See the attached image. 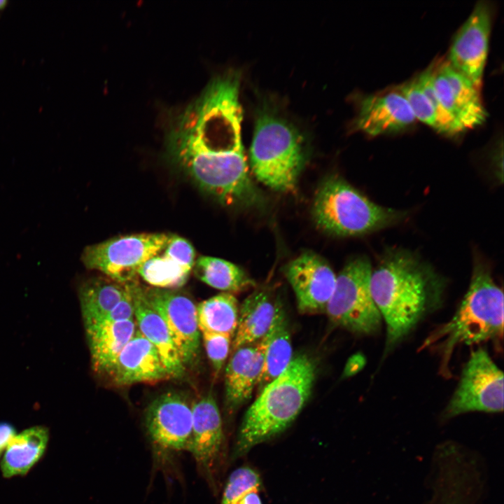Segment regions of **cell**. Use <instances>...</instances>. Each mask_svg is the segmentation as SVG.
Listing matches in <instances>:
<instances>
[{"label": "cell", "instance_id": "1", "mask_svg": "<svg viewBox=\"0 0 504 504\" xmlns=\"http://www.w3.org/2000/svg\"><path fill=\"white\" fill-rule=\"evenodd\" d=\"M240 85L241 73L236 70L211 78L170 120L166 148L172 162L220 203L258 207L265 201L244 154Z\"/></svg>", "mask_w": 504, "mask_h": 504}, {"label": "cell", "instance_id": "2", "mask_svg": "<svg viewBox=\"0 0 504 504\" xmlns=\"http://www.w3.org/2000/svg\"><path fill=\"white\" fill-rule=\"evenodd\" d=\"M444 280L414 253L386 251L372 270L370 288L384 321V354L392 350L427 314L442 302Z\"/></svg>", "mask_w": 504, "mask_h": 504}, {"label": "cell", "instance_id": "3", "mask_svg": "<svg viewBox=\"0 0 504 504\" xmlns=\"http://www.w3.org/2000/svg\"><path fill=\"white\" fill-rule=\"evenodd\" d=\"M316 366L307 355L293 357L285 370L267 384L246 412L232 447L236 461L255 446L286 430L299 415L313 388Z\"/></svg>", "mask_w": 504, "mask_h": 504}, {"label": "cell", "instance_id": "4", "mask_svg": "<svg viewBox=\"0 0 504 504\" xmlns=\"http://www.w3.org/2000/svg\"><path fill=\"white\" fill-rule=\"evenodd\" d=\"M503 335V293L486 265L476 262L469 288L453 317L433 330L421 349L430 348L440 356V371L450 376L449 362L456 347Z\"/></svg>", "mask_w": 504, "mask_h": 504}, {"label": "cell", "instance_id": "5", "mask_svg": "<svg viewBox=\"0 0 504 504\" xmlns=\"http://www.w3.org/2000/svg\"><path fill=\"white\" fill-rule=\"evenodd\" d=\"M249 158L257 180L276 191L290 192L307 160L303 137L284 118L262 112L255 121Z\"/></svg>", "mask_w": 504, "mask_h": 504}, {"label": "cell", "instance_id": "6", "mask_svg": "<svg viewBox=\"0 0 504 504\" xmlns=\"http://www.w3.org/2000/svg\"><path fill=\"white\" fill-rule=\"evenodd\" d=\"M319 228L335 236H359L402 221L407 214L374 203L344 179L331 176L317 190L312 206Z\"/></svg>", "mask_w": 504, "mask_h": 504}, {"label": "cell", "instance_id": "7", "mask_svg": "<svg viewBox=\"0 0 504 504\" xmlns=\"http://www.w3.org/2000/svg\"><path fill=\"white\" fill-rule=\"evenodd\" d=\"M372 270L369 259L359 256L337 276L325 310L335 325L359 335H372L380 329L382 316L370 288Z\"/></svg>", "mask_w": 504, "mask_h": 504}, {"label": "cell", "instance_id": "8", "mask_svg": "<svg viewBox=\"0 0 504 504\" xmlns=\"http://www.w3.org/2000/svg\"><path fill=\"white\" fill-rule=\"evenodd\" d=\"M170 237L164 232L115 237L87 246L81 258L86 267L98 270L118 283L127 284L136 280L141 265L160 254Z\"/></svg>", "mask_w": 504, "mask_h": 504}, {"label": "cell", "instance_id": "9", "mask_svg": "<svg viewBox=\"0 0 504 504\" xmlns=\"http://www.w3.org/2000/svg\"><path fill=\"white\" fill-rule=\"evenodd\" d=\"M503 410V374L483 349L472 352L458 385L442 414L450 419L470 412Z\"/></svg>", "mask_w": 504, "mask_h": 504}, {"label": "cell", "instance_id": "10", "mask_svg": "<svg viewBox=\"0 0 504 504\" xmlns=\"http://www.w3.org/2000/svg\"><path fill=\"white\" fill-rule=\"evenodd\" d=\"M142 289L148 304L164 321L186 370L194 366L201 346L197 306L174 289L144 286Z\"/></svg>", "mask_w": 504, "mask_h": 504}, {"label": "cell", "instance_id": "11", "mask_svg": "<svg viewBox=\"0 0 504 504\" xmlns=\"http://www.w3.org/2000/svg\"><path fill=\"white\" fill-rule=\"evenodd\" d=\"M191 407L192 433L188 451L209 486L216 491L225 444L220 412L211 395L194 400Z\"/></svg>", "mask_w": 504, "mask_h": 504}, {"label": "cell", "instance_id": "12", "mask_svg": "<svg viewBox=\"0 0 504 504\" xmlns=\"http://www.w3.org/2000/svg\"><path fill=\"white\" fill-rule=\"evenodd\" d=\"M192 407L181 393L168 391L146 409L145 427L153 445L164 452L188 451L192 433Z\"/></svg>", "mask_w": 504, "mask_h": 504}, {"label": "cell", "instance_id": "13", "mask_svg": "<svg viewBox=\"0 0 504 504\" xmlns=\"http://www.w3.org/2000/svg\"><path fill=\"white\" fill-rule=\"evenodd\" d=\"M493 19L492 6L486 1L475 6L454 35L448 62L481 89Z\"/></svg>", "mask_w": 504, "mask_h": 504}, {"label": "cell", "instance_id": "14", "mask_svg": "<svg viewBox=\"0 0 504 504\" xmlns=\"http://www.w3.org/2000/svg\"><path fill=\"white\" fill-rule=\"evenodd\" d=\"M433 85L446 112L465 130L484 123L487 111L480 90L447 59L434 62Z\"/></svg>", "mask_w": 504, "mask_h": 504}, {"label": "cell", "instance_id": "15", "mask_svg": "<svg viewBox=\"0 0 504 504\" xmlns=\"http://www.w3.org/2000/svg\"><path fill=\"white\" fill-rule=\"evenodd\" d=\"M284 271L298 310L303 314L325 312L337 278L328 263L316 253L307 251L286 265Z\"/></svg>", "mask_w": 504, "mask_h": 504}, {"label": "cell", "instance_id": "16", "mask_svg": "<svg viewBox=\"0 0 504 504\" xmlns=\"http://www.w3.org/2000/svg\"><path fill=\"white\" fill-rule=\"evenodd\" d=\"M416 121L406 98L396 88L364 96L359 102L354 125L375 136L403 132Z\"/></svg>", "mask_w": 504, "mask_h": 504}, {"label": "cell", "instance_id": "17", "mask_svg": "<svg viewBox=\"0 0 504 504\" xmlns=\"http://www.w3.org/2000/svg\"><path fill=\"white\" fill-rule=\"evenodd\" d=\"M106 374L118 386L169 379L158 351L137 328Z\"/></svg>", "mask_w": 504, "mask_h": 504}, {"label": "cell", "instance_id": "18", "mask_svg": "<svg viewBox=\"0 0 504 504\" xmlns=\"http://www.w3.org/2000/svg\"><path fill=\"white\" fill-rule=\"evenodd\" d=\"M433 67L434 62L396 89L406 98L416 120L442 134H458L465 130L441 105L433 85Z\"/></svg>", "mask_w": 504, "mask_h": 504}, {"label": "cell", "instance_id": "19", "mask_svg": "<svg viewBox=\"0 0 504 504\" xmlns=\"http://www.w3.org/2000/svg\"><path fill=\"white\" fill-rule=\"evenodd\" d=\"M137 329L156 349L170 378L179 379L186 370L169 330L161 316L150 307L136 281L129 282Z\"/></svg>", "mask_w": 504, "mask_h": 504}, {"label": "cell", "instance_id": "20", "mask_svg": "<svg viewBox=\"0 0 504 504\" xmlns=\"http://www.w3.org/2000/svg\"><path fill=\"white\" fill-rule=\"evenodd\" d=\"M263 351L262 340L232 351L225 372V405L229 413L251 398L262 371Z\"/></svg>", "mask_w": 504, "mask_h": 504}, {"label": "cell", "instance_id": "21", "mask_svg": "<svg viewBox=\"0 0 504 504\" xmlns=\"http://www.w3.org/2000/svg\"><path fill=\"white\" fill-rule=\"evenodd\" d=\"M281 306L268 289L257 290L250 294L239 307L238 323L232 341V351L261 340L271 328Z\"/></svg>", "mask_w": 504, "mask_h": 504}, {"label": "cell", "instance_id": "22", "mask_svg": "<svg viewBox=\"0 0 504 504\" xmlns=\"http://www.w3.org/2000/svg\"><path fill=\"white\" fill-rule=\"evenodd\" d=\"M94 370L107 374L136 330L134 319L85 326Z\"/></svg>", "mask_w": 504, "mask_h": 504}, {"label": "cell", "instance_id": "23", "mask_svg": "<svg viewBox=\"0 0 504 504\" xmlns=\"http://www.w3.org/2000/svg\"><path fill=\"white\" fill-rule=\"evenodd\" d=\"M49 441V430L35 426L24 430L12 439L1 460L5 478L24 476L43 456Z\"/></svg>", "mask_w": 504, "mask_h": 504}, {"label": "cell", "instance_id": "24", "mask_svg": "<svg viewBox=\"0 0 504 504\" xmlns=\"http://www.w3.org/2000/svg\"><path fill=\"white\" fill-rule=\"evenodd\" d=\"M262 340L264 344L263 365L256 385L258 392L279 376L293 359L290 332L282 305L271 328Z\"/></svg>", "mask_w": 504, "mask_h": 504}, {"label": "cell", "instance_id": "25", "mask_svg": "<svg viewBox=\"0 0 504 504\" xmlns=\"http://www.w3.org/2000/svg\"><path fill=\"white\" fill-rule=\"evenodd\" d=\"M127 284L109 278H92L79 289V299L84 325L92 324L104 317L122 298Z\"/></svg>", "mask_w": 504, "mask_h": 504}, {"label": "cell", "instance_id": "26", "mask_svg": "<svg viewBox=\"0 0 504 504\" xmlns=\"http://www.w3.org/2000/svg\"><path fill=\"white\" fill-rule=\"evenodd\" d=\"M195 276L206 284L227 293L240 292L255 282L239 266L218 258L202 255L193 266Z\"/></svg>", "mask_w": 504, "mask_h": 504}, {"label": "cell", "instance_id": "27", "mask_svg": "<svg viewBox=\"0 0 504 504\" xmlns=\"http://www.w3.org/2000/svg\"><path fill=\"white\" fill-rule=\"evenodd\" d=\"M239 307L234 295L220 293L201 302L197 306L200 331L225 334L234 337Z\"/></svg>", "mask_w": 504, "mask_h": 504}, {"label": "cell", "instance_id": "28", "mask_svg": "<svg viewBox=\"0 0 504 504\" xmlns=\"http://www.w3.org/2000/svg\"><path fill=\"white\" fill-rule=\"evenodd\" d=\"M190 272L172 258L158 254L141 265L138 275L152 287L174 289L185 284Z\"/></svg>", "mask_w": 504, "mask_h": 504}, {"label": "cell", "instance_id": "29", "mask_svg": "<svg viewBox=\"0 0 504 504\" xmlns=\"http://www.w3.org/2000/svg\"><path fill=\"white\" fill-rule=\"evenodd\" d=\"M262 487L259 473L248 465L239 467L228 477L220 504H238L249 492H259Z\"/></svg>", "mask_w": 504, "mask_h": 504}, {"label": "cell", "instance_id": "30", "mask_svg": "<svg viewBox=\"0 0 504 504\" xmlns=\"http://www.w3.org/2000/svg\"><path fill=\"white\" fill-rule=\"evenodd\" d=\"M200 334L214 374L217 376L228 357L232 337L228 335L207 331H202Z\"/></svg>", "mask_w": 504, "mask_h": 504}, {"label": "cell", "instance_id": "31", "mask_svg": "<svg viewBox=\"0 0 504 504\" xmlns=\"http://www.w3.org/2000/svg\"><path fill=\"white\" fill-rule=\"evenodd\" d=\"M165 255L172 258L184 268L191 271L195 264V250L186 239L176 235L171 237L162 251Z\"/></svg>", "mask_w": 504, "mask_h": 504}, {"label": "cell", "instance_id": "32", "mask_svg": "<svg viewBox=\"0 0 504 504\" xmlns=\"http://www.w3.org/2000/svg\"><path fill=\"white\" fill-rule=\"evenodd\" d=\"M132 319H134V303L129 283H127V291L122 298L104 317L90 325L111 323Z\"/></svg>", "mask_w": 504, "mask_h": 504}, {"label": "cell", "instance_id": "33", "mask_svg": "<svg viewBox=\"0 0 504 504\" xmlns=\"http://www.w3.org/2000/svg\"><path fill=\"white\" fill-rule=\"evenodd\" d=\"M365 364V358L361 354H356L349 358L345 365L343 376L348 377L362 370Z\"/></svg>", "mask_w": 504, "mask_h": 504}, {"label": "cell", "instance_id": "34", "mask_svg": "<svg viewBox=\"0 0 504 504\" xmlns=\"http://www.w3.org/2000/svg\"><path fill=\"white\" fill-rule=\"evenodd\" d=\"M15 429L8 422H0V451H3L15 436Z\"/></svg>", "mask_w": 504, "mask_h": 504}, {"label": "cell", "instance_id": "35", "mask_svg": "<svg viewBox=\"0 0 504 504\" xmlns=\"http://www.w3.org/2000/svg\"><path fill=\"white\" fill-rule=\"evenodd\" d=\"M440 504H467L465 498L459 493L447 491L438 493Z\"/></svg>", "mask_w": 504, "mask_h": 504}, {"label": "cell", "instance_id": "36", "mask_svg": "<svg viewBox=\"0 0 504 504\" xmlns=\"http://www.w3.org/2000/svg\"><path fill=\"white\" fill-rule=\"evenodd\" d=\"M238 504H262L258 491L247 493Z\"/></svg>", "mask_w": 504, "mask_h": 504}, {"label": "cell", "instance_id": "37", "mask_svg": "<svg viewBox=\"0 0 504 504\" xmlns=\"http://www.w3.org/2000/svg\"><path fill=\"white\" fill-rule=\"evenodd\" d=\"M8 2V0H0V10L4 8L7 5Z\"/></svg>", "mask_w": 504, "mask_h": 504}, {"label": "cell", "instance_id": "38", "mask_svg": "<svg viewBox=\"0 0 504 504\" xmlns=\"http://www.w3.org/2000/svg\"><path fill=\"white\" fill-rule=\"evenodd\" d=\"M1 453H2V452H1V451H0V456L1 455Z\"/></svg>", "mask_w": 504, "mask_h": 504}]
</instances>
